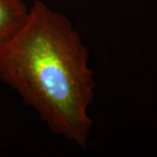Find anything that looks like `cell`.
<instances>
[{"instance_id": "obj_2", "label": "cell", "mask_w": 157, "mask_h": 157, "mask_svg": "<svg viewBox=\"0 0 157 157\" xmlns=\"http://www.w3.org/2000/svg\"><path fill=\"white\" fill-rule=\"evenodd\" d=\"M28 12L23 0H0V52L22 27Z\"/></svg>"}, {"instance_id": "obj_1", "label": "cell", "mask_w": 157, "mask_h": 157, "mask_svg": "<svg viewBox=\"0 0 157 157\" xmlns=\"http://www.w3.org/2000/svg\"><path fill=\"white\" fill-rule=\"evenodd\" d=\"M0 78L52 134L86 147L95 78L88 49L64 14L34 2L22 27L0 52Z\"/></svg>"}]
</instances>
